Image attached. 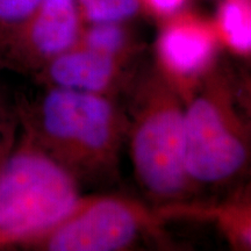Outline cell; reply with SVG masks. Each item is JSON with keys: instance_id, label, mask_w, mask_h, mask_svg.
<instances>
[{"instance_id": "11", "label": "cell", "mask_w": 251, "mask_h": 251, "mask_svg": "<svg viewBox=\"0 0 251 251\" xmlns=\"http://www.w3.org/2000/svg\"><path fill=\"white\" fill-rule=\"evenodd\" d=\"M78 45L87 49L119 57L127 48L128 34L120 23L92 24L83 31Z\"/></svg>"}, {"instance_id": "3", "label": "cell", "mask_w": 251, "mask_h": 251, "mask_svg": "<svg viewBox=\"0 0 251 251\" xmlns=\"http://www.w3.org/2000/svg\"><path fill=\"white\" fill-rule=\"evenodd\" d=\"M185 107L172 85L156 76L141 87L131 157L141 185L155 200L184 198L191 181L184 161Z\"/></svg>"}, {"instance_id": "14", "label": "cell", "mask_w": 251, "mask_h": 251, "mask_svg": "<svg viewBox=\"0 0 251 251\" xmlns=\"http://www.w3.org/2000/svg\"><path fill=\"white\" fill-rule=\"evenodd\" d=\"M186 0H141L157 14L174 15L179 12Z\"/></svg>"}, {"instance_id": "12", "label": "cell", "mask_w": 251, "mask_h": 251, "mask_svg": "<svg viewBox=\"0 0 251 251\" xmlns=\"http://www.w3.org/2000/svg\"><path fill=\"white\" fill-rule=\"evenodd\" d=\"M20 120L17 101L9 98L7 91L0 81V171L17 142Z\"/></svg>"}, {"instance_id": "4", "label": "cell", "mask_w": 251, "mask_h": 251, "mask_svg": "<svg viewBox=\"0 0 251 251\" xmlns=\"http://www.w3.org/2000/svg\"><path fill=\"white\" fill-rule=\"evenodd\" d=\"M224 84L212 80L185 108L184 161L191 184H221L246 168V126Z\"/></svg>"}, {"instance_id": "6", "label": "cell", "mask_w": 251, "mask_h": 251, "mask_svg": "<svg viewBox=\"0 0 251 251\" xmlns=\"http://www.w3.org/2000/svg\"><path fill=\"white\" fill-rule=\"evenodd\" d=\"M81 15L76 0H42L0 45V68L37 74L80 41Z\"/></svg>"}, {"instance_id": "8", "label": "cell", "mask_w": 251, "mask_h": 251, "mask_svg": "<svg viewBox=\"0 0 251 251\" xmlns=\"http://www.w3.org/2000/svg\"><path fill=\"white\" fill-rule=\"evenodd\" d=\"M118 57L77 45L50 61L36 77L51 86L100 93L117 78Z\"/></svg>"}, {"instance_id": "10", "label": "cell", "mask_w": 251, "mask_h": 251, "mask_svg": "<svg viewBox=\"0 0 251 251\" xmlns=\"http://www.w3.org/2000/svg\"><path fill=\"white\" fill-rule=\"evenodd\" d=\"M80 15L91 24L124 23L140 12L141 0H76Z\"/></svg>"}, {"instance_id": "9", "label": "cell", "mask_w": 251, "mask_h": 251, "mask_svg": "<svg viewBox=\"0 0 251 251\" xmlns=\"http://www.w3.org/2000/svg\"><path fill=\"white\" fill-rule=\"evenodd\" d=\"M218 35L235 51L247 54L251 49L250 0H225L218 14Z\"/></svg>"}, {"instance_id": "13", "label": "cell", "mask_w": 251, "mask_h": 251, "mask_svg": "<svg viewBox=\"0 0 251 251\" xmlns=\"http://www.w3.org/2000/svg\"><path fill=\"white\" fill-rule=\"evenodd\" d=\"M42 0H0V45L24 23Z\"/></svg>"}, {"instance_id": "1", "label": "cell", "mask_w": 251, "mask_h": 251, "mask_svg": "<svg viewBox=\"0 0 251 251\" xmlns=\"http://www.w3.org/2000/svg\"><path fill=\"white\" fill-rule=\"evenodd\" d=\"M15 101L23 133L71 172L113 164L121 119L100 93L51 86L35 101Z\"/></svg>"}, {"instance_id": "7", "label": "cell", "mask_w": 251, "mask_h": 251, "mask_svg": "<svg viewBox=\"0 0 251 251\" xmlns=\"http://www.w3.org/2000/svg\"><path fill=\"white\" fill-rule=\"evenodd\" d=\"M216 45L218 31L213 25L183 13L171 17L164 25L157 47L165 68L178 77H191L207 68Z\"/></svg>"}, {"instance_id": "5", "label": "cell", "mask_w": 251, "mask_h": 251, "mask_svg": "<svg viewBox=\"0 0 251 251\" xmlns=\"http://www.w3.org/2000/svg\"><path fill=\"white\" fill-rule=\"evenodd\" d=\"M153 220L146 208L120 197L80 199L64 219L17 244L47 251H117L131 246Z\"/></svg>"}, {"instance_id": "2", "label": "cell", "mask_w": 251, "mask_h": 251, "mask_svg": "<svg viewBox=\"0 0 251 251\" xmlns=\"http://www.w3.org/2000/svg\"><path fill=\"white\" fill-rule=\"evenodd\" d=\"M80 199L75 175L21 133L0 171V249L51 228Z\"/></svg>"}]
</instances>
